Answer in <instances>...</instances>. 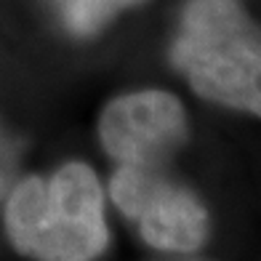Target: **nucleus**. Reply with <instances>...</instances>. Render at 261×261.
<instances>
[{
  "mask_svg": "<svg viewBox=\"0 0 261 261\" xmlns=\"http://www.w3.org/2000/svg\"><path fill=\"white\" fill-rule=\"evenodd\" d=\"M171 62L203 99L261 117V24L240 0H187Z\"/></svg>",
  "mask_w": 261,
  "mask_h": 261,
  "instance_id": "nucleus-2",
  "label": "nucleus"
},
{
  "mask_svg": "<svg viewBox=\"0 0 261 261\" xmlns=\"http://www.w3.org/2000/svg\"><path fill=\"white\" fill-rule=\"evenodd\" d=\"M189 134L187 112L173 93L136 91L104 107L99 136L120 165L158 168L179 149Z\"/></svg>",
  "mask_w": 261,
  "mask_h": 261,
  "instance_id": "nucleus-4",
  "label": "nucleus"
},
{
  "mask_svg": "<svg viewBox=\"0 0 261 261\" xmlns=\"http://www.w3.org/2000/svg\"><path fill=\"white\" fill-rule=\"evenodd\" d=\"M110 197L139 224L141 237L158 251L195 253L208 240L205 205L158 168L120 165L110 181Z\"/></svg>",
  "mask_w": 261,
  "mask_h": 261,
  "instance_id": "nucleus-3",
  "label": "nucleus"
},
{
  "mask_svg": "<svg viewBox=\"0 0 261 261\" xmlns=\"http://www.w3.org/2000/svg\"><path fill=\"white\" fill-rule=\"evenodd\" d=\"M136 3L141 0H54L62 24L77 38H91L101 32L120 11Z\"/></svg>",
  "mask_w": 261,
  "mask_h": 261,
  "instance_id": "nucleus-5",
  "label": "nucleus"
},
{
  "mask_svg": "<svg viewBox=\"0 0 261 261\" xmlns=\"http://www.w3.org/2000/svg\"><path fill=\"white\" fill-rule=\"evenodd\" d=\"M14 168H16V144L0 130V197H3L11 176H14Z\"/></svg>",
  "mask_w": 261,
  "mask_h": 261,
  "instance_id": "nucleus-6",
  "label": "nucleus"
},
{
  "mask_svg": "<svg viewBox=\"0 0 261 261\" xmlns=\"http://www.w3.org/2000/svg\"><path fill=\"white\" fill-rule=\"evenodd\" d=\"M6 232L19 253L38 261L101 256L110 229L96 173L83 163H69L51 179L27 176L6 203Z\"/></svg>",
  "mask_w": 261,
  "mask_h": 261,
  "instance_id": "nucleus-1",
  "label": "nucleus"
}]
</instances>
